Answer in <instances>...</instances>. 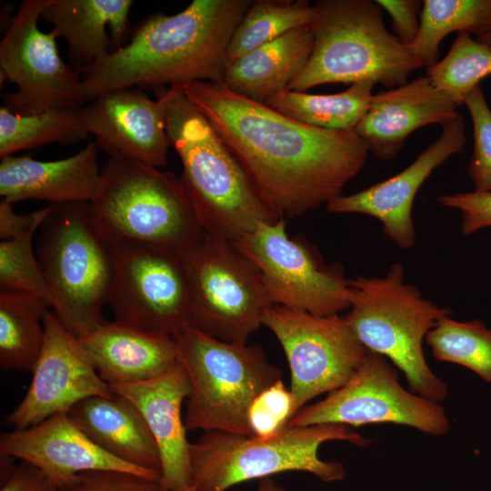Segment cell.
Instances as JSON below:
<instances>
[{"instance_id":"cell-9","label":"cell","mask_w":491,"mask_h":491,"mask_svg":"<svg viewBox=\"0 0 491 491\" xmlns=\"http://www.w3.org/2000/svg\"><path fill=\"white\" fill-rule=\"evenodd\" d=\"M189 383L187 430L253 436L248 410L255 398L282 379L259 346L225 342L187 327L173 336Z\"/></svg>"},{"instance_id":"cell-38","label":"cell","mask_w":491,"mask_h":491,"mask_svg":"<svg viewBox=\"0 0 491 491\" xmlns=\"http://www.w3.org/2000/svg\"><path fill=\"white\" fill-rule=\"evenodd\" d=\"M438 202L443 206L461 211V229L466 235L491 227V191L442 195Z\"/></svg>"},{"instance_id":"cell-32","label":"cell","mask_w":491,"mask_h":491,"mask_svg":"<svg viewBox=\"0 0 491 491\" xmlns=\"http://www.w3.org/2000/svg\"><path fill=\"white\" fill-rule=\"evenodd\" d=\"M426 343L437 360L465 366L491 382V327L482 321L446 316L426 335Z\"/></svg>"},{"instance_id":"cell-10","label":"cell","mask_w":491,"mask_h":491,"mask_svg":"<svg viewBox=\"0 0 491 491\" xmlns=\"http://www.w3.org/2000/svg\"><path fill=\"white\" fill-rule=\"evenodd\" d=\"M184 259L191 290L190 327L246 344L275 306L259 268L234 242L205 233Z\"/></svg>"},{"instance_id":"cell-25","label":"cell","mask_w":491,"mask_h":491,"mask_svg":"<svg viewBox=\"0 0 491 491\" xmlns=\"http://www.w3.org/2000/svg\"><path fill=\"white\" fill-rule=\"evenodd\" d=\"M67 416L92 442L112 456L161 476L156 442L138 408L125 397L90 396Z\"/></svg>"},{"instance_id":"cell-20","label":"cell","mask_w":491,"mask_h":491,"mask_svg":"<svg viewBox=\"0 0 491 491\" xmlns=\"http://www.w3.org/2000/svg\"><path fill=\"white\" fill-rule=\"evenodd\" d=\"M456 107L426 75H421L373 95L356 131L368 152L379 159L392 160L413 132L428 125H444L452 121L459 115Z\"/></svg>"},{"instance_id":"cell-30","label":"cell","mask_w":491,"mask_h":491,"mask_svg":"<svg viewBox=\"0 0 491 491\" xmlns=\"http://www.w3.org/2000/svg\"><path fill=\"white\" fill-rule=\"evenodd\" d=\"M82 106L18 115L0 107V156L50 143L75 145L86 139Z\"/></svg>"},{"instance_id":"cell-31","label":"cell","mask_w":491,"mask_h":491,"mask_svg":"<svg viewBox=\"0 0 491 491\" xmlns=\"http://www.w3.org/2000/svg\"><path fill=\"white\" fill-rule=\"evenodd\" d=\"M315 15L307 0H253L230 38L226 65L295 28L311 25Z\"/></svg>"},{"instance_id":"cell-34","label":"cell","mask_w":491,"mask_h":491,"mask_svg":"<svg viewBox=\"0 0 491 491\" xmlns=\"http://www.w3.org/2000/svg\"><path fill=\"white\" fill-rule=\"evenodd\" d=\"M32 230L0 242V290L25 292L43 297L52 307V296L34 251Z\"/></svg>"},{"instance_id":"cell-35","label":"cell","mask_w":491,"mask_h":491,"mask_svg":"<svg viewBox=\"0 0 491 491\" xmlns=\"http://www.w3.org/2000/svg\"><path fill=\"white\" fill-rule=\"evenodd\" d=\"M473 125L474 145L466 167L476 191H491V109L481 85L465 99Z\"/></svg>"},{"instance_id":"cell-8","label":"cell","mask_w":491,"mask_h":491,"mask_svg":"<svg viewBox=\"0 0 491 491\" xmlns=\"http://www.w3.org/2000/svg\"><path fill=\"white\" fill-rule=\"evenodd\" d=\"M88 204L52 205L35 246L52 308L77 337L106 321L102 310L113 277L112 247L93 224Z\"/></svg>"},{"instance_id":"cell-27","label":"cell","mask_w":491,"mask_h":491,"mask_svg":"<svg viewBox=\"0 0 491 491\" xmlns=\"http://www.w3.org/2000/svg\"><path fill=\"white\" fill-rule=\"evenodd\" d=\"M375 84L362 81L337 94L284 89L264 104L301 124L331 131L356 129L368 110Z\"/></svg>"},{"instance_id":"cell-1","label":"cell","mask_w":491,"mask_h":491,"mask_svg":"<svg viewBox=\"0 0 491 491\" xmlns=\"http://www.w3.org/2000/svg\"><path fill=\"white\" fill-rule=\"evenodd\" d=\"M176 86L207 119L277 219L326 205L366 162L368 149L356 129L301 124L222 82Z\"/></svg>"},{"instance_id":"cell-40","label":"cell","mask_w":491,"mask_h":491,"mask_svg":"<svg viewBox=\"0 0 491 491\" xmlns=\"http://www.w3.org/2000/svg\"><path fill=\"white\" fill-rule=\"evenodd\" d=\"M52 209L49 205L29 214H17L12 203L2 199L0 202V238L10 240L32 230H38Z\"/></svg>"},{"instance_id":"cell-12","label":"cell","mask_w":491,"mask_h":491,"mask_svg":"<svg viewBox=\"0 0 491 491\" xmlns=\"http://www.w3.org/2000/svg\"><path fill=\"white\" fill-rule=\"evenodd\" d=\"M48 3L24 1L0 43L1 75L15 86L2 95L4 106L15 115L81 107L85 103L81 74L61 59L55 33L38 28Z\"/></svg>"},{"instance_id":"cell-39","label":"cell","mask_w":491,"mask_h":491,"mask_svg":"<svg viewBox=\"0 0 491 491\" xmlns=\"http://www.w3.org/2000/svg\"><path fill=\"white\" fill-rule=\"evenodd\" d=\"M391 17L392 28L398 40L408 46L417 36L423 2L419 0H376Z\"/></svg>"},{"instance_id":"cell-5","label":"cell","mask_w":491,"mask_h":491,"mask_svg":"<svg viewBox=\"0 0 491 491\" xmlns=\"http://www.w3.org/2000/svg\"><path fill=\"white\" fill-rule=\"evenodd\" d=\"M309 25L311 55L287 90L305 92L326 84L370 81L387 88L407 83L423 67L408 47L390 33L382 8L372 0H322Z\"/></svg>"},{"instance_id":"cell-28","label":"cell","mask_w":491,"mask_h":491,"mask_svg":"<svg viewBox=\"0 0 491 491\" xmlns=\"http://www.w3.org/2000/svg\"><path fill=\"white\" fill-rule=\"evenodd\" d=\"M49 307L41 296L0 290V366L31 371L44 344V319Z\"/></svg>"},{"instance_id":"cell-15","label":"cell","mask_w":491,"mask_h":491,"mask_svg":"<svg viewBox=\"0 0 491 491\" xmlns=\"http://www.w3.org/2000/svg\"><path fill=\"white\" fill-rule=\"evenodd\" d=\"M111 247L107 305L115 320L172 336L189 327L191 290L184 256L135 245Z\"/></svg>"},{"instance_id":"cell-19","label":"cell","mask_w":491,"mask_h":491,"mask_svg":"<svg viewBox=\"0 0 491 491\" xmlns=\"http://www.w3.org/2000/svg\"><path fill=\"white\" fill-rule=\"evenodd\" d=\"M0 453L44 472L59 490L76 475L93 470H118L160 479V474L125 463L92 442L66 413L0 436Z\"/></svg>"},{"instance_id":"cell-24","label":"cell","mask_w":491,"mask_h":491,"mask_svg":"<svg viewBox=\"0 0 491 491\" xmlns=\"http://www.w3.org/2000/svg\"><path fill=\"white\" fill-rule=\"evenodd\" d=\"M131 0H49L42 17L67 44L71 65L80 74L123 47L130 33Z\"/></svg>"},{"instance_id":"cell-14","label":"cell","mask_w":491,"mask_h":491,"mask_svg":"<svg viewBox=\"0 0 491 491\" xmlns=\"http://www.w3.org/2000/svg\"><path fill=\"white\" fill-rule=\"evenodd\" d=\"M286 225L283 218L262 222L234 242L259 268L274 305L323 316L348 309L341 266L325 265L310 246L289 237Z\"/></svg>"},{"instance_id":"cell-7","label":"cell","mask_w":491,"mask_h":491,"mask_svg":"<svg viewBox=\"0 0 491 491\" xmlns=\"http://www.w3.org/2000/svg\"><path fill=\"white\" fill-rule=\"evenodd\" d=\"M346 441L366 446L369 441L348 426L321 424L286 426L269 438L222 431H204L190 442V483L195 491H226L233 486L275 474L300 471L323 482L342 481V464L318 455L322 444Z\"/></svg>"},{"instance_id":"cell-37","label":"cell","mask_w":491,"mask_h":491,"mask_svg":"<svg viewBox=\"0 0 491 491\" xmlns=\"http://www.w3.org/2000/svg\"><path fill=\"white\" fill-rule=\"evenodd\" d=\"M58 491H167L160 479L118 470H93L76 475Z\"/></svg>"},{"instance_id":"cell-16","label":"cell","mask_w":491,"mask_h":491,"mask_svg":"<svg viewBox=\"0 0 491 491\" xmlns=\"http://www.w3.org/2000/svg\"><path fill=\"white\" fill-rule=\"evenodd\" d=\"M45 337L32 370L30 386L16 407L6 416L13 429L35 426L90 396H113L78 337L61 322L55 312L44 319Z\"/></svg>"},{"instance_id":"cell-41","label":"cell","mask_w":491,"mask_h":491,"mask_svg":"<svg viewBox=\"0 0 491 491\" xmlns=\"http://www.w3.org/2000/svg\"><path fill=\"white\" fill-rule=\"evenodd\" d=\"M0 491H58L50 478L37 467L24 462L13 467Z\"/></svg>"},{"instance_id":"cell-26","label":"cell","mask_w":491,"mask_h":491,"mask_svg":"<svg viewBox=\"0 0 491 491\" xmlns=\"http://www.w3.org/2000/svg\"><path fill=\"white\" fill-rule=\"evenodd\" d=\"M313 45L309 25L295 28L227 65L222 83L235 94L265 103L287 88L307 63Z\"/></svg>"},{"instance_id":"cell-33","label":"cell","mask_w":491,"mask_h":491,"mask_svg":"<svg viewBox=\"0 0 491 491\" xmlns=\"http://www.w3.org/2000/svg\"><path fill=\"white\" fill-rule=\"evenodd\" d=\"M426 75L436 88L461 106L480 81L491 75V48L466 32L457 33L446 55L426 68Z\"/></svg>"},{"instance_id":"cell-23","label":"cell","mask_w":491,"mask_h":491,"mask_svg":"<svg viewBox=\"0 0 491 491\" xmlns=\"http://www.w3.org/2000/svg\"><path fill=\"white\" fill-rule=\"evenodd\" d=\"M98 147L88 143L81 151L55 161H38L29 155L1 157L0 195L15 203L45 200L50 205L91 202L99 186Z\"/></svg>"},{"instance_id":"cell-17","label":"cell","mask_w":491,"mask_h":491,"mask_svg":"<svg viewBox=\"0 0 491 491\" xmlns=\"http://www.w3.org/2000/svg\"><path fill=\"white\" fill-rule=\"evenodd\" d=\"M466 142L465 121L459 114L442 125L440 136L404 170L360 192L340 195L326 205V210L372 216L381 223L387 237L408 249L416 241L412 208L418 190L435 169L463 150Z\"/></svg>"},{"instance_id":"cell-13","label":"cell","mask_w":491,"mask_h":491,"mask_svg":"<svg viewBox=\"0 0 491 491\" xmlns=\"http://www.w3.org/2000/svg\"><path fill=\"white\" fill-rule=\"evenodd\" d=\"M263 326L276 336L289 364L292 416L308 401L348 382L368 353L338 315L274 306Z\"/></svg>"},{"instance_id":"cell-21","label":"cell","mask_w":491,"mask_h":491,"mask_svg":"<svg viewBox=\"0 0 491 491\" xmlns=\"http://www.w3.org/2000/svg\"><path fill=\"white\" fill-rule=\"evenodd\" d=\"M131 401L145 418L159 449L160 482L167 491L190 483V442L182 405L190 395L187 375L178 362L162 376L138 383L110 386Z\"/></svg>"},{"instance_id":"cell-18","label":"cell","mask_w":491,"mask_h":491,"mask_svg":"<svg viewBox=\"0 0 491 491\" xmlns=\"http://www.w3.org/2000/svg\"><path fill=\"white\" fill-rule=\"evenodd\" d=\"M85 128L110 157L155 167L165 165L170 146L162 103L137 88L100 95L82 106Z\"/></svg>"},{"instance_id":"cell-4","label":"cell","mask_w":491,"mask_h":491,"mask_svg":"<svg viewBox=\"0 0 491 491\" xmlns=\"http://www.w3.org/2000/svg\"><path fill=\"white\" fill-rule=\"evenodd\" d=\"M88 211L110 246L185 256L205 235L181 178L132 159L110 157L104 164Z\"/></svg>"},{"instance_id":"cell-6","label":"cell","mask_w":491,"mask_h":491,"mask_svg":"<svg viewBox=\"0 0 491 491\" xmlns=\"http://www.w3.org/2000/svg\"><path fill=\"white\" fill-rule=\"evenodd\" d=\"M348 284L350 306L344 318L358 341L403 372L411 392L443 401L448 388L427 365L423 341L451 309L426 300L406 283L399 263L383 277L358 276Z\"/></svg>"},{"instance_id":"cell-43","label":"cell","mask_w":491,"mask_h":491,"mask_svg":"<svg viewBox=\"0 0 491 491\" xmlns=\"http://www.w3.org/2000/svg\"><path fill=\"white\" fill-rule=\"evenodd\" d=\"M476 40H478L479 42L485 44L486 45L491 48V30L488 31L484 35L477 37Z\"/></svg>"},{"instance_id":"cell-11","label":"cell","mask_w":491,"mask_h":491,"mask_svg":"<svg viewBox=\"0 0 491 491\" xmlns=\"http://www.w3.org/2000/svg\"><path fill=\"white\" fill-rule=\"evenodd\" d=\"M383 423L410 426L436 436L450 430L449 419L439 403L406 390L388 359L368 351L348 382L325 399L300 409L286 426Z\"/></svg>"},{"instance_id":"cell-36","label":"cell","mask_w":491,"mask_h":491,"mask_svg":"<svg viewBox=\"0 0 491 491\" xmlns=\"http://www.w3.org/2000/svg\"><path fill=\"white\" fill-rule=\"evenodd\" d=\"M292 417V395L278 380L261 392L248 410V424L252 435L269 438L280 433Z\"/></svg>"},{"instance_id":"cell-29","label":"cell","mask_w":491,"mask_h":491,"mask_svg":"<svg viewBox=\"0 0 491 491\" xmlns=\"http://www.w3.org/2000/svg\"><path fill=\"white\" fill-rule=\"evenodd\" d=\"M491 30V0H425L420 28L407 47L426 68L438 62L439 45L453 32L480 37Z\"/></svg>"},{"instance_id":"cell-2","label":"cell","mask_w":491,"mask_h":491,"mask_svg":"<svg viewBox=\"0 0 491 491\" xmlns=\"http://www.w3.org/2000/svg\"><path fill=\"white\" fill-rule=\"evenodd\" d=\"M252 2L193 0L175 15H150L125 45L81 72L85 103L117 89L222 82L227 45Z\"/></svg>"},{"instance_id":"cell-22","label":"cell","mask_w":491,"mask_h":491,"mask_svg":"<svg viewBox=\"0 0 491 491\" xmlns=\"http://www.w3.org/2000/svg\"><path fill=\"white\" fill-rule=\"evenodd\" d=\"M78 340L109 386L150 380L178 363L172 336L115 319L106 320Z\"/></svg>"},{"instance_id":"cell-42","label":"cell","mask_w":491,"mask_h":491,"mask_svg":"<svg viewBox=\"0 0 491 491\" xmlns=\"http://www.w3.org/2000/svg\"><path fill=\"white\" fill-rule=\"evenodd\" d=\"M173 491H195L191 486H185ZM256 491H287L286 488L276 483L270 476L259 479Z\"/></svg>"},{"instance_id":"cell-3","label":"cell","mask_w":491,"mask_h":491,"mask_svg":"<svg viewBox=\"0 0 491 491\" xmlns=\"http://www.w3.org/2000/svg\"><path fill=\"white\" fill-rule=\"evenodd\" d=\"M155 91L181 180L205 234L235 242L259 223L278 220L207 119L176 86Z\"/></svg>"}]
</instances>
